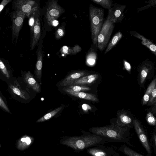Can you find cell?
<instances>
[{"mask_svg": "<svg viewBox=\"0 0 156 156\" xmlns=\"http://www.w3.org/2000/svg\"><path fill=\"white\" fill-rule=\"evenodd\" d=\"M130 127H121L116 125L90 128L89 130L93 134L104 137L111 142H124L133 147L130 143L129 130Z\"/></svg>", "mask_w": 156, "mask_h": 156, "instance_id": "cell-1", "label": "cell"}, {"mask_svg": "<svg viewBox=\"0 0 156 156\" xmlns=\"http://www.w3.org/2000/svg\"><path fill=\"white\" fill-rule=\"evenodd\" d=\"M109 142L111 141L106 138L93 134L69 137L63 140L61 143L74 150L80 151Z\"/></svg>", "mask_w": 156, "mask_h": 156, "instance_id": "cell-2", "label": "cell"}, {"mask_svg": "<svg viewBox=\"0 0 156 156\" xmlns=\"http://www.w3.org/2000/svg\"><path fill=\"white\" fill-rule=\"evenodd\" d=\"M89 13L91 40L93 44L98 48V37L104 23V11L90 4Z\"/></svg>", "mask_w": 156, "mask_h": 156, "instance_id": "cell-3", "label": "cell"}, {"mask_svg": "<svg viewBox=\"0 0 156 156\" xmlns=\"http://www.w3.org/2000/svg\"><path fill=\"white\" fill-rule=\"evenodd\" d=\"M114 27V23L108 16L98 37V49L101 51L105 49L108 44Z\"/></svg>", "mask_w": 156, "mask_h": 156, "instance_id": "cell-4", "label": "cell"}, {"mask_svg": "<svg viewBox=\"0 0 156 156\" xmlns=\"http://www.w3.org/2000/svg\"><path fill=\"white\" fill-rule=\"evenodd\" d=\"M133 126L136 132L141 144L145 149L148 156H152V150L149 139L147 132L139 121L137 119L133 120Z\"/></svg>", "mask_w": 156, "mask_h": 156, "instance_id": "cell-5", "label": "cell"}, {"mask_svg": "<svg viewBox=\"0 0 156 156\" xmlns=\"http://www.w3.org/2000/svg\"><path fill=\"white\" fill-rule=\"evenodd\" d=\"M25 14L21 11L16 10L13 12L12 26V36L18 38L19 33L23 25Z\"/></svg>", "mask_w": 156, "mask_h": 156, "instance_id": "cell-6", "label": "cell"}, {"mask_svg": "<svg viewBox=\"0 0 156 156\" xmlns=\"http://www.w3.org/2000/svg\"><path fill=\"white\" fill-rule=\"evenodd\" d=\"M125 6L115 3L108 10V16L114 23L120 22L123 19V12Z\"/></svg>", "mask_w": 156, "mask_h": 156, "instance_id": "cell-7", "label": "cell"}, {"mask_svg": "<svg viewBox=\"0 0 156 156\" xmlns=\"http://www.w3.org/2000/svg\"><path fill=\"white\" fill-rule=\"evenodd\" d=\"M16 10L21 11L28 17L35 5V2L30 0H18L14 2Z\"/></svg>", "mask_w": 156, "mask_h": 156, "instance_id": "cell-8", "label": "cell"}, {"mask_svg": "<svg viewBox=\"0 0 156 156\" xmlns=\"http://www.w3.org/2000/svg\"><path fill=\"white\" fill-rule=\"evenodd\" d=\"M64 12V9L57 4L56 1L52 0L49 3L47 8L46 18L57 19Z\"/></svg>", "mask_w": 156, "mask_h": 156, "instance_id": "cell-9", "label": "cell"}, {"mask_svg": "<svg viewBox=\"0 0 156 156\" xmlns=\"http://www.w3.org/2000/svg\"><path fill=\"white\" fill-rule=\"evenodd\" d=\"M39 11L37 15L34 27L31 42V50L35 47L39 39L41 34V27L39 19Z\"/></svg>", "mask_w": 156, "mask_h": 156, "instance_id": "cell-10", "label": "cell"}, {"mask_svg": "<svg viewBox=\"0 0 156 156\" xmlns=\"http://www.w3.org/2000/svg\"><path fill=\"white\" fill-rule=\"evenodd\" d=\"M89 73L85 71L73 72L65 78L60 83V85L66 86L70 85L72 83L80 78L87 75Z\"/></svg>", "mask_w": 156, "mask_h": 156, "instance_id": "cell-11", "label": "cell"}, {"mask_svg": "<svg viewBox=\"0 0 156 156\" xmlns=\"http://www.w3.org/2000/svg\"><path fill=\"white\" fill-rule=\"evenodd\" d=\"M63 90L68 94L83 99L93 101H97L98 100L96 96L94 94H92L88 93L83 92H74L66 87L64 88Z\"/></svg>", "mask_w": 156, "mask_h": 156, "instance_id": "cell-12", "label": "cell"}, {"mask_svg": "<svg viewBox=\"0 0 156 156\" xmlns=\"http://www.w3.org/2000/svg\"><path fill=\"white\" fill-rule=\"evenodd\" d=\"M24 80L27 85L30 87L34 91L37 93L40 92L41 88L39 84L36 81L30 71L25 73Z\"/></svg>", "mask_w": 156, "mask_h": 156, "instance_id": "cell-13", "label": "cell"}, {"mask_svg": "<svg viewBox=\"0 0 156 156\" xmlns=\"http://www.w3.org/2000/svg\"><path fill=\"white\" fill-rule=\"evenodd\" d=\"M97 49L93 44L89 49L86 55V62L87 65L92 66L95 64L97 57Z\"/></svg>", "mask_w": 156, "mask_h": 156, "instance_id": "cell-14", "label": "cell"}, {"mask_svg": "<svg viewBox=\"0 0 156 156\" xmlns=\"http://www.w3.org/2000/svg\"><path fill=\"white\" fill-rule=\"evenodd\" d=\"M133 120L126 113H121L117 120V126L121 127H131L133 124Z\"/></svg>", "mask_w": 156, "mask_h": 156, "instance_id": "cell-15", "label": "cell"}, {"mask_svg": "<svg viewBox=\"0 0 156 156\" xmlns=\"http://www.w3.org/2000/svg\"><path fill=\"white\" fill-rule=\"evenodd\" d=\"M81 47L78 44L73 47L63 46L60 49L62 56L66 57L68 55H75L81 51Z\"/></svg>", "mask_w": 156, "mask_h": 156, "instance_id": "cell-16", "label": "cell"}, {"mask_svg": "<svg viewBox=\"0 0 156 156\" xmlns=\"http://www.w3.org/2000/svg\"><path fill=\"white\" fill-rule=\"evenodd\" d=\"M98 75L97 74L87 75L82 77L75 80L71 85H82L91 83L95 81L98 78Z\"/></svg>", "mask_w": 156, "mask_h": 156, "instance_id": "cell-17", "label": "cell"}, {"mask_svg": "<svg viewBox=\"0 0 156 156\" xmlns=\"http://www.w3.org/2000/svg\"><path fill=\"white\" fill-rule=\"evenodd\" d=\"M37 59L36 64L35 73L37 77L41 79L42 75L43 54L41 50L37 53Z\"/></svg>", "mask_w": 156, "mask_h": 156, "instance_id": "cell-18", "label": "cell"}, {"mask_svg": "<svg viewBox=\"0 0 156 156\" xmlns=\"http://www.w3.org/2000/svg\"><path fill=\"white\" fill-rule=\"evenodd\" d=\"M122 34L120 31H118L113 36L110 40L104 52V54H106L114 47L119 42L122 37Z\"/></svg>", "mask_w": 156, "mask_h": 156, "instance_id": "cell-19", "label": "cell"}, {"mask_svg": "<svg viewBox=\"0 0 156 156\" xmlns=\"http://www.w3.org/2000/svg\"><path fill=\"white\" fill-rule=\"evenodd\" d=\"M156 86V79L153 80L148 86L142 100V105H145L148 103L152 91Z\"/></svg>", "mask_w": 156, "mask_h": 156, "instance_id": "cell-20", "label": "cell"}, {"mask_svg": "<svg viewBox=\"0 0 156 156\" xmlns=\"http://www.w3.org/2000/svg\"><path fill=\"white\" fill-rule=\"evenodd\" d=\"M134 36L142 41L141 43L148 48L155 55H156V44L152 43L147 38L138 34Z\"/></svg>", "mask_w": 156, "mask_h": 156, "instance_id": "cell-21", "label": "cell"}, {"mask_svg": "<svg viewBox=\"0 0 156 156\" xmlns=\"http://www.w3.org/2000/svg\"><path fill=\"white\" fill-rule=\"evenodd\" d=\"M39 12V10L38 9V7L37 5H36L28 17L29 18V25L30 27L31 33L32 34L33 33L36 18Z\"/></svg>", "mask_w": 156, "mask_h": 156, "instance_id": "cell-22", "label": "cell"}, {"mask_svg": "<svg viewBox=\"0 0 156 156\" xmlns=\"http://www.w3.org/2000/svg\"><path fill=\"white\" fill-rule=\"evenodd\" d=\"M119 150L127 156H144L125 145L121 146Z\"/></svg>", "mask_w": 156, "mask_h": 156, "instance_id": "cell-23", "label": "cell"}, {"mask_svg": "<svg viewBox=\"0 0 156 156\" xmlns=\"http://www.w3.org/2000/svg\"><path fill=\"white\" fill-rule=\"evenodd\" d=\"M32 141L31 138L27 136L21 138L17 143V147L20 150H23L27 148Z\"/></svg>", "mask_w": 156, "mask_h": 156, "instance_id": "cell-24", "label": "cell"}, {"mask_svg": "<svg viewBox=\"0 0 156 156\" xmlns=\"http://www.w3.org/2000/svg\"><path fill=\"white\" fill-rule=\"evenodd\" d=\"M9 87L11 91L21 98L25 99H27L28 94L24 90L19 88L17 87L15 85L11 84L9 86Z\"/></svg>", "mask_w": 156, "mask_h": 156, "instance_id": "cell-25", "label": "cell"}, {"mask_svg": "<svg viewBox=\"0 0 156 156\" xmlns=\"http://www.w3.org/2000/svg\"><path fill=\"white\" fill-rule=\"evenodd\" d=\"M62 108V107L56 108L55 109L51 111L46 114L43 116L39 119L37 121V122H42L50 119L52 117L55 116L59 112Z\"/></svg>", "mask_w": 156, "mask_h": 156, "instance_id": "cell-26", "label": "cell"}, {"mask_svg": "<svg viewBox=\"0 0 156 156\" xmlns=\"http://www.w3.org/2000/svg\"><path fill=\"white\" fill-rule=\"evenodd\" d=\"M87 152L92 156H108L106 152L101 149L91 148L88 149Z\"/></svg>", "mask_w": 156, "mask_h": 156, "instance_id": "cell-27", "label": "cell"}, {"mask_svg": "<svg viewBox=\"0 0 156 156\" xmlns=\"http://www.w3.org/2000/svg\"><path fill=\"white\" fill-rule=\"evenodd\" d=\"M94 3L101 5L104 8L110 9L112 6L113 2L111 0H92Z\"/></svg>", "mask_w": 156, "mask_h": 156, "instance_id": "cell-28", "label": "cell"}, {"mask_svg": "<svg viewBox=\"0 0 156 156\" xmlns=\"http://www.w3.org/2000/svg\"><path fill=\"white\" fill-rule=\"evenodd\" d=\"M66 88L76 92H82V91L89 90H91L90 88L88 87L78 85H71Z\"/></svg>", "mask_w": 156, "mask_h": 156, "instance_id": "cell-29", "label": "cell"}, {"mask_svg": "<svg viewBox=\"0 0 156 156\" xmlns=\"http://www.w3.org/2000/svg\"><path fill=\"white\" fill-rule=\"evenodd\" d=\"M149 70V69L145 66H144L142 67L140 71L139 76L141 83L142 84L144 81Z\"/></svg>", "mask_w": 156, "mask_h": 156, "instance_id": "cell-30", "label": "cell"}, {"mask_svg": "<svg viewBox=\"0 0 156 156\" xmlns=\"http://www.w3.org/2000/svg\"><path fill=\"white\" fill-rule=\"evenodd\" d=\"M149 141L152 150H153L156 155V130L151 134Z\"/></svg>", "mask_w": 156, "mask_h": 156, "instance_id": "cell-31", "label": "cell"}, {"mask_svg": "<svg viewBox=\"0 0 156 156\" xmlns=\"http://www.w3.org/2000/svg\"><path fill=\"white\" fill-rule=\"evenodd\" d=\"M66 33L65 26L62 25L59 27L56 30L55 38L57 39H59L64 37Z\"/></svg>", "mask_w": 156, "mask_h": 156, "instance_id": "cell-32", "label": "cell"}, {"mask_svg": "<svg viewBox=\"0 0 156 156\" xmlns=\"http://www.w3.org/2000/svg\"><path fill=\"white\" fill-rule=\"evenodd\" d=\"M146 120L149 125L154 126L156 125V119L151 112H149L147 114Z\"/></svg>", "mask_w": 156, "mask_h": 156, "instance_id": "cell-33", "label": "cell"}, {"mask_svg": "<svg viewBox=\"0 0 156 156\" xmlns=\"http://www.w3.org/2000/svg\"><path fill=\"white\" fill-rule=\"evenodd\" d=\"M147 104L149 105H156V86L151 94Z\"/></svg>", "mask_w": 156, "mask_h": 156, "instance_id": "cell-34", "label": "cell"}, {"mask_svg": "<svg viewBox=\"0 0 156 156\" xmlns=\"http://www.w3.org/2000/svg\"><path fill=\"white\" fill-rule=\"evenodd\" d=\"M0 68L2 73L7 78L9 79L10 77V76L9 72L5 65L1 60H0Z\"/></svg>", "mask_w": 156, "mask_h": 156, "instance_id": "cell-35", "label": "cell"}, {"mask_svg": "<svg viewBox=\"0 0 156 156\" xmlns=\"http://www.w3.org/2000/svg\"><path fill=\"white\" fill-rule=\"evenodd\" d=\"M48 24L53 27L57 26L59 24L58 21L55 18H46Z\"/></svg>", "mask_w": 156, "mask_h": 156, "instance_id": "cell-36", "label": "cell"}, {"mask_svg": "<svg viewBox=\"0 0 156 156\" xmlns=\"http://www.w3.org/2000/svg\"><path fill=\"white\" fill-rule=\"evenodd\" d=\"M0 106L2 108H3L7 112H10V110L1 96L0 97Z\"/></svg>", "mask_w": 156, "mask_h": 156, "instance_id": "cell-37", "label": "cell"}, {"mask_svg": "<svg viewBox=\"0 0 156 156\" xmlns=\"http://www.w3.org/2000/svg\"><path fill=\"white\" fill-rule=\"evenodd\" d=\"M11 0H3L0 4V12H1L5 6L9 3L11 1Z\"/></svg>", "mask_w": 156, "mask_h": 156, "instance_id": "cell-38", "label": "cell"}, {"mask_svg": "<svg viewBox=\"0 0 156 156\" xmlns=\"http://www.w3.org/2000/svg\"><path fill=\"white\" fill-rule=\"evenodd\" d=\"M124 65L125 69L129 72L130 71L131 66L129 63L126 61H124Z\"/></svg>", "mask_w": 156, "mask_h": 156, "instance_id": "cell-39", "label": "cell"}, {"mask_svg": "<svg viewBox=\"0 0 156 156\" xmlns=\"http://www.w3.org/2000/svg\"><path fill=\"white\" fill-rule=\"evenodd\" d=\"M82 108L83 110L85 111L91 109V108L89 105L85 104H84L82 105Z\"/></svg>", "mask_w": 156, "mask_h": 156, "instance_id": "cell-40", "label": "cell"}, {"mask_svg": "<svg viewBox=\"0 0 156 156\" xmlns=\"http://www.w3.org/2000/svg\"><path fill=\"white\" fill-rule=\"evenodd\" d=\"M114 156H119V155L118 153H117V154L115 155Z\"/></svg>", "mask_w": 156, "mask_h": 156, "instance_id": "cell-41", "label": "cell"}, {"mask_svg": "<svg viewBox=\"0 0 156 156\" xmlns=\"http://www.w3.org/2000/svg\"></svg>", "mask_w": 156, "mask_h": 156, "instance_id": "cell-42", "label": "cell"}]
</instances>
